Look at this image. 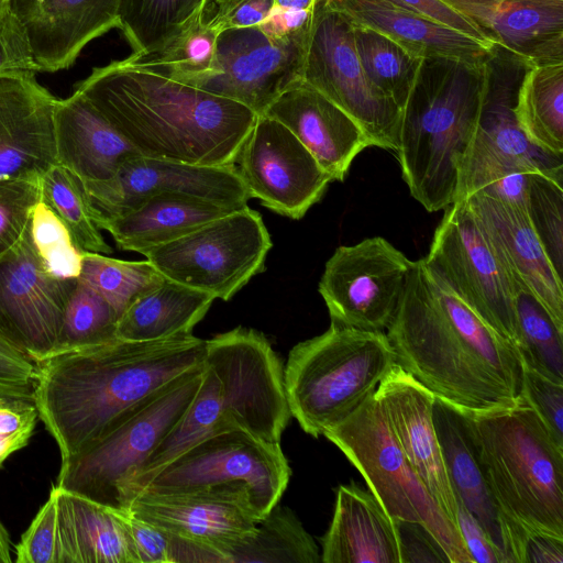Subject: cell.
I'll return each instance as SVG.
<instances>
[{"label": "cell", "instance_id": "cell-1", "mask_svg": "<svg viewBox=\"0 0 563 563\" xmlns=\"http://www.w3.org/2000/svg\"><path fill=\"white\" fill-rule=\"evenodd\" d=\"M396 363L435 397L466 412L514 406L523 365L517 349L443 278L415 261L386 333Z\"/></svg>", "mask_w": 563, "mask_h": 563}, {"label": "cell", "instance_id": "cell-2", "mask_svg": "<svg viewBox=\"0 0 563 563\" xmlns=\"http://www.w3.org/2000/svg\"><path fill=\"white\" fill-rule=\"evenodd\" d=\"M206 345L192 333L154 341L115 339L40 362L34 404L62 462L150 395L202 366Z\"/></svg>", "mask_w": 563, "mask_h": 563}, {"label": "cell", "instance_id": "cell-3", "mask_svg": "<svg viewBox=\"0 0 563 563\" xmlns=\"http://www.w3.org/2000/svg\"><path fill=\"white\" fill-rule=\"evenodd\" d=\"M142 156L235 164L257 115L246 107L165 77L132 55L92 68L75 85Z\"/></svg>", "mask_w": 563, "mask_h": 563}, {"label": "cell", "instance_id": "cell-4", "mask_svg": "<svg viewBox=\"0 0 563 563\" xmlns=\"http://www.w3.org/2000/svg\"><path fill=\"white\" fill-rule=\"evenodd\" d=\"M290 417L282 360L262 332L238 327L207 340L197 394L126 487L125 509L158 471L201 439L241 429L280 442Z\"/></svg>", "mask_w": 563, "mask_h": 563}, {"label": "cell", "instance_id": "cell-5", "mask_svg": "<svg viewBox=\"0 0 563 563\" xmlns=\"http://www.w3.org/2000/svg\"><path fill=\"white\" fill-rule=\"evenodd\" d=\"M483 62L423 58L400 110L396 152L402 179L429 212L457 199L462 163L482 113Z\"/></svg>", "mask_w": 563, "mask_h": 563}, {"label": "cell", "instance_id": "cell-6", "mask_svg": "<svg viewBox=\"0 0 563 563\" xmlns=\"http://www.w3.org/2000/svg\"><path fill=\"white\" fill-rule=\"evenodd\" d=\"M466 416L503 514L525 528L563 538V446L536 410L521 396L509 408Z\"/></svg>", "mask_w": 563, "mask_h": 563}, {"label": "cell", "instance_id": "cell-7", "mask_svg": "<svg viewBox=\"0 0 563 563\" xmlns=\"http://www.w3.org/2000/svg\"><path fill=\"white\" fill-rule=\"evenodd\" d=\"M394 363L384 331L331 322L325 332L289 352L284 384L290 415L306 433L319 438L374 394Z\"/></svg>", "mask_w": 563, "mask_h": 563}, {"label": "cell", "instance_id": "cell-8", "mask_svg": "<svg viewBox=\"0 0 563 563\" xmlns=\"http://www.w3.org/2000/svg\"><path fill=\"white\" fill-rule=\"evenodd\" d=\"M205 364L135 405L101 437L63 461L56 485L126 512L124 492L162 440L185 416L202 380Z\"/></svg>", "mask_w": 563, "mask_h": 563}, {"label": "cell", "instance_id": "cell-9", "mask_svg": "<svg viewBox=\"0 0 563 563\" xmlns=\"http://www.w3.org/2000/svg\"><path fill=\"white\" fill-rule=\"evenodd\" d=\"M323 435L355 466L394 520L423 525L450 563H473L457 527L417 476L398 445L375 394Z\"/></svg>", "mask_w": 563, "mask_h": 563}, {"label": "cell", "instance_id": "cell-10", "mask_svg": "<svg viewBox=\"0 0 563 563\" xmlns=\"http://www.w3.org/2000/svg\"><path fill=\"white\" fill-rule=\"evenodd\" d=\"M271 249L261 213L246 206L143 255L165 278L229 300L263 272Z\"/></svg>", "mask_w": 563, "mask_h": 563}, {"label": "cell", "instance_id": "cell-11", "mask_svg": "<svg viewBox=\"0 0 563 563\" xmlns=\"http://www.w3.org/2000/svg\"><path fill=\"white\" fill-rule=\"evenodd\" d=\"M290 475L279 442H267L244 430L232 429L190 445L158 471L139 494L244 484L262 520L279 503Z\"/></svg>", "mask_w": 563, "mask_h": 563}, {"label": "cell", "instance_id": "cell-12", "mask_svg": "<svg viewBox=\"0 0 563 563\" xmlns=\"http://www.w3.org/2000/svg\"><path fill=\"white\" fill-rule=\"evenodd\" d=\"M302 80L349 114L372 146L397 151L400 109L367 78L357 57L353 23L320 0L305 56Z\"/></svg>", "mask_w": 563, "mask_h": 563}, {"label": "cell", "instance_id": "cell-13", "mask_svg": "<svg viewBox=\"0 0 563 563\" xmlns=\"http://www.w3.org/2000/svg\"><path fill=\"white\" fill-rule=\"evenodd\" d=\"M444 210L429 253L423 257L426 266L517 349L514 282L466 201L457 200Z\"/></svg>", "mask_w": 563, "mask_h": 563}, {"label": "cell", "instance_id": "cell-14", "mask_svg": "<svg viewBox=\"0 0 563 563\" xmlns=\"http://www.w3.org/2000/svg\"><path fill=\"white\" fill-rule=\"evenodd\" d=\"M413 264L382 236L339 246L318 287L331 322L367 331L387 329Z\"/></svg>", "mask_w": 563, "mask_h": 563}, {"label": "cell", "instance_id": "cell-15", "mask_svg": "<svg viewBox=\"0 0 563 563\" xmlns=\"http://www.w3.org/2000/svg\"><path fill=\"white\" fill-rule=\"evenodd\" d=\"M128 512L202 548V562L224 563L229 550L261 521L244 484H219L170 494L141 493Z\"/></svg>", "mask_w": 563, "mask_h": 563}, {"label": "cell", "instance_id": "cell-16", "mask_svg": "<svg viewBox=\"0 0 563 563\" xmlns=\"http://www.w3.org/2000/svg\"><path fill=\"white\" fill-rule=\"evenodd\" d=\"M235 166L251 198L294 220L301 219L332 181L308 148L267 115L256 118Z\"/></svg>", "mask_w": 563, "mask_h": 563}, {"label": "cell", "instance_id": "cell-17", "mask_svg": "<svg viewBox=\"0 0 563 563\" xmlns=\"http://www.w3.org/2000/svg\"><path fill=\"white\" fill-rule=\"evenodd\" d=\"M84 186L96 224L162 194L194 197L232 209L246 207L251 199L235 164L192 165L142 155L126 161L111 179Z\"/></svg>", "mask_w": 563, "mask_h": 563}, {"label": "cell", "instance_id": "cell-18", "mask_svg": "<svg viewBox=\"0 0 563 563\" xmlns=\"http://www.w3.org/2000/svg\"><path fill=\"white\" fill-rule=\"evenodd\" d=\"M76 283L47 273L29 228L21 242L0 257V330L36 362L48 358Z\"/></svg>", "mask_w": 563, "mask_h": 563}, {"label": "cell", "instance_id": "cell-19", "mask_svg": "<svg viewBox=\"0 0 563 563\" xmlns=\"http://www.w3.org/2000/svg\"><path fill=\"white\" fill-rule=\"evenodd\" d=\"M306 52L273 42L260 27L224 30L218 36L214 70L200 89L264 115L280 95L302 80Z\"/></svg>", "mask_w": 563, "mask_h": 563}, {"label": "cell", "instance_id": "cell-20", "mask_svg": "<svg viewBox=\"0 0 563 563\" xmlns=\"http://www.w3.org/2000/svg\"><path fill=\"white\" fill-rule=\"evenodd\" d=\"M374 394L408 463L457 527L456 499L433 423L434 395L398 363L390 366Z\"/></svg>", "mask_w": 563, "mask_h": 563}, {"label": "cell", "instance_id": "cell-21", "mask_svg": "<svg viewBox=\"0 0 563 563\" xmlns=\"http://www.w3.org/2000/svg\"><path fill=\"white\" fill-rule=\"evenodd\" d=\"M56 100L34 74L0 76V181L41 179L57 164Z\"/></svg>", "mask_w": 563, "mask_h": 563}, {"label": "cell", "instance_id": "cell-22", "mask_svg": "<svg viewBox=\"0 0 563 563\" xmlns=\"http://www.w3.org/2000/svg\"><path fill=\"white\" fill-rule=\"evenodd\" d=\"M464 200L511 280L526 287L563 331V280L549 261L526 209L479 192Z\"/></svg>", "mask_w": 563, "mask_h": 563}, {"label": "cell", "instance_id": "cell-23", "mask_svg": "<svg viewBox=\"0 0 563 563\" xmlns=\"http://www.w3.org/2000/svg\"><path fill=\"white\" fill-rule=\"evenodd\" d=\"M123 0H9L41 71L69 68L91 41L120 26Z\"/></svg>", "mask_w": 563, "mask_h": 563}, {"label": "cell", "instance_id": "cell-24", "mask_svg": "<svg viewBox=\"0 0 563 563\" xmlns=\"http://www.w3.org/2000/svg\"><path fill=\"white\" fill-rule=\"evenodd\" d=\"M264 115L284 124L332 181H343L357 154L372 146L349 114L303 80L280 95Z\"/></svg>", "mask_w": 563, "mask_h": 563}, {"label": "cell", "instance_id": "cell-25", "mask_svg": "<svg viewBox=\"0 0 563 563\" xmlns=\"http://www.w3.org/2000/svg\"><path fill=\"white\" fill-rule=\"evenodd\" d=\"M533 66L563 63V0H443Z\"/></svg>", "mask_w": 563, "mask_h": 563}, {"label": "cell", "instance_id": "cell-26", "mask_svg": "<svg viewBox=\"0 0 563 563\" xmlns=\"http://www.w3.org/2000/svg\"><path fill=\"white\" fill-rule=\"evenodd\" d=\"M433 423L455 499L481 523L505 563H511L515 521L499 508L478 459L466 412L434 396Z\"/></svg>", "mask_w": 563, "mask_h": 563}, {"label": "cell", "instance_id": "cell-27", "mask_svg": "<svg viewBox=\"0 0 563 563\" xmlns=\"http://www.w3.org/2000/svg\"><path fill=\"white\" fill-rule=\"evenodd\" d=\"M57 164L84 184L111 179L139 151L78 90L54 109Z\"/></svg>", "mask_w": 563, "mask_h": 563}, {"label": "cell", "instance_id": "cell-28", "mask_svg": "<svg viewBox=\"0 0 563 563\" xmlns=\"http://www.w3.org/2000/svg\"><path fill=\"white\" fill-rule=\"evenodd\" d=\"M320 543L322 563H401L394 519L353 481L336 488L332 520Z\"/></svg>", "mask_w": 563, "mask_h": 563}, {"label": "cell", "instance_id": "cell-29", "mask_svg": "<svg viewBox=\"0 0 563 563\" xmlns=\"http://www.w3.org/2000/svg\"><path fill=\"white\" fill-rule=\"evenodd\" d=\"M353 23L375 30L420 58L483 62L493 44L483 43L415 11L379 0H328Z\"/></svg>", "mask_w": 563, "mask_h": 563}, {"label": "cell", "instance_id": "cell-30", "mask_svg": "<svg viewBox=\"0 0 563 563\" xmlns=\"http://www.w3.org/2000/svg\"><path fill=\"white\" fill-rule=\"evenodd\" d=\"M59 563H137L125 514L55 486Z\"/></svg>", "mask_w": 563, "mask_h": 563}, {"label": "cell", "instance_id": "cell-31", "mask_svg": "<svg viewBox=\"0 0 563 563\" xmlns=\"http://www.w3.org/2000/svg\"><path fill=\"white\" fill-rule=\"evenodd\" d=\"M234 210L194 197L162 194L97 225L108 231L121 250L143 255Z\"/></svg>", "mask_w": 563, "mask_h": 563}, {"label": "cell", "instance_id": "cell-32", "mask_svg": "<svg viewBox=\"0 0 563 563\" xmlns=\"http://www.w3.org/2000/svg\"><path fill=\"white\" fill-rule=\"evenodd\" d=\"M214 299L208 292L166 278L124 310L118 320L117 339L154 341L191 333Z\"/></svg>", "mask_w": 563, "mask_h": 563}, {"label": "cell", "instance_id": "cell-33", "mask_svg": "<svg viewBox=\"0 0 563 563\" xmlns=\"http://www.w3.org/2000/svg\"><path fill=\"white\" fill-rule=\"evenodd\" d=\"M514 113L526 137L543 152L563 154V63L531 66L518 91Z\"/></svg>", "mask_w": 563, "mask_h": 563}, {"label": "cell", "instance_id": "cell-34", "mask_svg": "<svg viewBox=\"0 0 563 563\" xmlns=\"http://www.w3.org/2000/svg\"><path fill=\"white\" fill-rule=\"evenodd\" d=\"M220 32L206 18H190L156 51L136 57L143 66L197 88L214 70Z\"/></svg>", "mask_w": 563, "mask_h": 563}, {"label": "cell", "instance_id": "cell-35", "mask_svg": "<svg viewBox=\"0 0 563 563\" xmlns=\"http://www.w3.org/2000/svg\"><path fill=\"white\" fill-rule=\"evenodd\" d=\"M320 563V551L297 516L276 505L245 541L229 550L224 563Z\"/></svg>", "mask_w": 563, "mask_h": 563}, {"label": "cell", "instance_id": "cell-36", "mask_svg": "<svg viewBox=\"0 0 563 563\" xmlns=\"http://www.w3.org/2000/svg\"><path fill=\"white\" fill-rule=\"evenodd\" d=\"M353 40L369 81L401 110L423 58L384 34L356 23H353Z\"/></svg>", "mask_w": 563, "mask_h": 563}, {"label": "cell", "instance_id": "cell-37", "mask_svg": "<svg viewBox=\"0 0 563 563\" xmlns=\"http://www.w3.org/2000/svg\"><path fill=\"white\" fill-rule=\"evenodd\" d=\"M514 294L522 365L563 384V331L526 287L514 282Z\"/></svg>", "mask_w": 563, "mask_h": 563}, {"label": "cell", "instance_id": "cell-38", "mask_svg": "<svg viewBox=\"0 0 563 563\" xmlns=\"http://www.w3.org/2000/svg\"><path fill=\"white\" fill-rule=\"evenodd\" d=\"M80 282L102 296L120 316L137 298L166 278L150 261H123L84 252Z\"/></svg>", "mask_w": 563, "mask_h": 563}, {"label": "cell", "instance_id": "cell-39", "mask_svg": "<svg viewBox=\"0 0 563 563\" xmlns=\"http://www.w3.org/2000/svg\"><path fill=\"white\" fill-rule=\"evenodd\" d=\"M42 200L67 227L82 252L110 254L100 229L93 221L84 183L66 167L55 164L41 178Z\"/></svg>", "mask_w": 563, "mask_h": 563}, {"label": "cell", "instance_id": "cell-40", "mask_svg": "<svg viewBox=\"0 0 563 563\" xmlns=\"http://www.w3.org/2000/svg\"><path fill=\"white\" fill-rule=\"evenodd\" d=\"M118 320L119 314L112 306L96 290L77 279L66 306L53 355L115 340Z\"/></svg>", "mask_w": 563, "mask_h": 563}, {"label": "cell", "instance_id": "cell-41", "mask_svg": "<svg viewBox=\"0 0 563 563\" xmlns=\"http://www.w3.org/2000/svg\"><path fill=\"white\" fill-rule=\"evenodd\" d=\"M189 15V0H123L119 29L132 55L142 57L156 51Z\"/></svg>", "mask_w": 563, "mask_h": 563}, {"label": "cell", "instance_id": "cell-42", "mask_svg": "<svg viewBox=\"0 0 563 563\" xmlns=\"http://www.w3.org/2000/svg\"><path fill=\"white\" fill-rule=\"evenodd\" d=\"M563 169L537 173L527 194L526 212L556 274L563 276Z\"/></svg>", "mask_w": 563, "mask_h": 563}, {"label": "cell", "instance_id": "cell-43", "mask_svg": "<svg viewBox=\"0 0 563 563\" xmlns=\"http://www.w3.org/2000/svg\"><path fill=\"white\" fill-rule=\"evenodd\" d=\"M30 233L47 273L58 279H78L84 252L76 245L64 222L43 200L32 211Z\"/></svg>", "mask_w": 563, "mask_h": 563}, {"label": "cell", "instance_id": "cell-44", "mask_svg": "<svg viewBox=\"0 0 563 563\" xmlns=\"http://www.w3.org/2000/svg\"><path fill=\"white\" fill-rule=\"evenodd\" d=\"M42 200L41 179L0 181V257L15 247L30 228L31 216Z\"/></svg>", "mask_w": 563, "mask_h": 563}, {"label": "cell", "instance_id": "cell-45", "mask_svg": "<svg viewBox=\"0 0 563 563\" xmlns=\"http://www.w3.org/2000/svg\"><path fill=\"white\" fill-rule=\"evenodd\" d=\"M18 563H59L58 515L55 487L15 547Z\"/></svg>", "mask_w": 563, "mask_h": 563}, {"label": "cell", "instance_id": "cell-46", "mask_svg": "<svg viewBox=\"0 0 563 563\" xmlns=\"http://www.w3.org/2000/svg\"><path fill=\"white\" fill-rule=\"evenodd\" d=\"M320 0H274L271 16L260 26L275 43L296 45L307 51Z\"/></svg>", "mask_w": 563, "mask_h": 563}, {"label": "cell", "instance_id": "cell-47", "mask_svg": "<svg viewBox=\"0 0 563 563\" xmlns=\"http://www.w3.org/2000/svg\"><path fill=\"white\" fill-rule=\"evenodd\" d=\"M41 71L30 40L21 21L10 8L9 0L0 5V76Z\"/></svg>", "mask_w": 563, "mask_h": 563}, {"label": "cell", "instance_id": "cell-48", "mask_svg": "<svg viewBox=\"0 0 563 563\" xmlns=\"http://www.w3.org/2000/svg\"><path fill=\"white\" fill-rule=\"evenodd\" d=\"M37 418L33 399L0 394V466L27 444Z\"/></svg>", "mask_w": 563, "mask_h": 563}, {"label": "cell", "instance_id": "cell-49", "mask_svg": "<svg viewBox=\"0 0 563 563\" xmlns=\"http://www.w3.org/2000/svg\"><path fill=\"white\" fill-rule=\"evenodd\" d=\"M521 396L563 446V384L523 366Z\"/></svg>", "mask_w": 563, "mask_h": 563}, {"label": "cell", "instance_id": "cell-50", "mask_svg": "<svg viewBox=\"0 0 563 563\" xmlns=\"http://www.w3.org/2000/svg\"><path fill=\"white\" fill-rule=\"evenodd\" d=\"M40 364L0 330V391L34 400Z\"/></svg>", "mask_w": 563, "mask_h": 563}, {"label": "cell", "instance_id": "cell-51", "mask_svg": "<svg viewBox=\"0 0 563 563\" xmlns=\"http://www.w3.org/2000/svg\"><path fill=\"white\" fill-rule=\"evenodd\" d=\"M274 0H213L207 20L219 32L260 27L272 14Z\"/></svg>", "mask_w": 563, "mask_h": 563}, {"label": "cell", "instance_id": "cell-52", "mask_svg": "<svg viewBox=\"0 0 563 563\" xmlns=\"http://www.w3.org/2000/svg\"><path fill=\"white\" fill-rule=\"evenodd\" d=\"M394 521L398 533L401 563H450L443 549L423 525L407 520Z\"/></svg>", "mask_w": 563, "mask_h": 563}, {"label": "cell", "instance_id": "cell-53", "mask_svg": "<svg viewBox=\"0 0 563 563\" xmlns=\"http://www.w3.org/2000/svg\"><path fill=\"white\" fill-rule=\"evenodd\" d=\"M137 563H170L172 537L165 530L125 514Z\"/></svg>", "mask_w": 563, "mask_h": 563}, {"label": "cell", "instance_id": "cell-54", "mask_svg": "<svg viewBox=\"0 0 563 563\" xmlns=\"http://www.w3.org/2000/svg\"><path fill=\"white\" fill-rule=\"evenodd\" d=\"M390 4L415 11L419 14L428 16L441 24L460 31L468 36H472L483 43L492 44L488 42L479 29L462 13L454 10L451 5L446 4L443 0H379Z\"/></svg>", "mask_w": 563, "mask_h": 563}, {"label": "cell", "instance_id": "cell-55", "mask_svg": "<svg viewBox=\"0 0 563 563\" xmlns=\"http://www.w3.org/2000/svg\"><path fill=\"white\" fill-rule=\"evenodd\" d=\"M456 523L473 563H505L477 519L456 500Z\"/></svg>", "mask_w": 563, "mask_h": 563}, {"label": "cell", "instance_id": "cell-56", "mask_svg": "<svg viewBox=\"0 0 563 563\" xmlns=\"http://www.w3.org/2000/svg\"><path fill=\"white\" fill-rule=\"evenodd\" d=\"M517 563H563V538L523 527Z\"/></svg>", "mask_w": 563, "mask_h": 563}, {"label": "cell", "instance_id": "cell-57", "mask_svg": "<svg viewBox=\"0 0 563 563\" xmlns=\"http://www.w3.org/2000/svg\"><path fill=\"white\" fill-rule=\"evenodd\" d=\"M10 547L11 540L9 533L0 521V563L12 562Z\"/></svg>", "mask_w": 563, "mask_h": 563}, {"label": "cell", "instance_id": "cell-58", "mask_svg": "<svg viewBox=\"0 0 563 563\" xmlns=\"http://www.w3.org/2000/svg\"><path fill=\"white\" fill-rule=\"evenodd\" d=\"M213 0H189L190 18H206Z\"/></svg>", "mask_w": 563, "mask_h": 563}, {"label": "cell", "instance_id": "cell-59", "mask_svg": "<svg viewBox=\"0 0 563 563\" xmlns=\"http://www.w3.org/2000/svg\"><path fill=\"white\" fill-rule=\"evenodd\" d=\"M3 1H4V0H0V5H1V3H2Z\"/></svg>", "mask_w": 563, "mask_h": 563}, {"label": "cell", "instance_id": "cell-60", "mask_svg": "<svg viewBox=\"0 0 563 563\" xmlns=\"http://www.w3.org/2000/svg\"><path fill=\"white\" fill-rule=\"evenodd\" d=\"M0 394H3V393H1V391H0ZM4 395H7V394H4ZM11 396H12V395H11Z\"/></svg>", "mask_w": 563, "mask_h": 563}]
</instances>
